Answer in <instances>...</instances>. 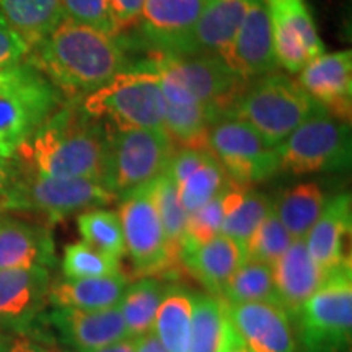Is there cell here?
Wrapping results in <instances>:
<instances>
[{
	"label": "cell",
	"mask_w": 352,
	"mask_h": 352,
	"mask_svg": "<svg viewBox=\"0 0 352 352\" xmlns=\"http://www.w3.org/2000/svg\"><path fill=\"white\" fill-rule=\"evenodd\" d=\"M126 52L118 36L64 16L25 60L50 78L65 100L78 101L129 69Z\"/></svg>",
	"instance_id": "6da1fadb"
},
{
	"label": "cell",
	"mask_w": 352,
	"mask_h": 352,
	"mask_svg": "<svg viewBox=\"0 0 352 352\" xmlns=\"http://www.w3.org/2000/svg\"><path fill=\"white\" fill-rule=\"evenodd\" d=\"M108 132L107 126L83 111L78 101L65 100L20 145L13 160L26 173L101 183Z\"/></svg>",
	"instance_id": "7a4b0ae2"
},
{
	"label": "cell",
	"mask_w": 352,
	"mask_h": 352,
	"mask_svg": "<svg viewBox=\"0 0 352 352\" xmlns=\"http://www.w3.org/2000/svg\"><path fill=\"white\" fill-rule=\"evenodd\" d=\"M88 116L109 131L162 127L166 101L157 70L147 64L131 65L111 80L78 100Z\"/></svg>",
	"instance_id": "3957f363"
},
{
	"label": "cell",
	"mask_w": 352,
	"mask_h": 352,
	"mask_svg": "<svg viewBox=\"0 0 352 352\" xmlns=\"http://www.w3.org/2000/svg\"><path fill=\"white\" fill-rule=\"evenodd\" d=\"M64 103L50 78L26 60L0 69V158L15 157L20 145Z\"/></svg>",
	"instance_id": "277c9868"
},
{
	"label": "cell",
	"mask_w": 352,
	"mask_h": 352,
	"mask_svg": "<svg viewBox=\"0 0 352 352\" xmlns=\"http://www.w3.org/2000/svg\"><path fill=\"white\" fill-rule=\"evenodd\" d=\"M321 109L297 80L285 74L271 72L246 83L227 116L248 122L267 144L276 147Z\"/></svg>",
	"instance_id": "5b68a950"
},
{
	"label": "cell",
	"mask_w": 352,
	"mask_h": 352,
	"mask_svg": "<svg viewBox=\"0 0 352 352\" xmlns=\"http://www.w3.org/2000/svg\"><path fill=\"white\" fill-rule=\"evenodd\" d=\"M297 323L296 351L351 352L352 342V266L346 263L303 303Z\"/></svg>",
	"instance_id": "8992f818"
},
{
	"label": "cell",
	"mask_w": 352,
	"mask_h": 352,
	"mask_svg": "<svg viewBox=\"0 0 352 352\" xmlns=\"http://www.w3.org/2000/svg\"><path fill=\"white\" fill-rule=\"evenodd\" d=\"M175 151L162 127L109 131L101 184L122 199L165 173Z\"/></svg>",
	"instance_id": "52a82bcc"
},
{
	"label": "cell",
	"mask_w": 352,
	"mask_h": 352,
	"mask_svg": "<svg viewBox=\"0 0 352 352\" xmlns=\"http://www.w3.org/2000/svg\"><path fill=\"white\" fill-rule=\"evenodd\" d=\"M114 199L116 197L96 179L47 178L20 168L19 179L0 201V212L36 214L54 223L72 214L104 208Z\"/></svg>",
	"instance_id": "ba28073f"
},
{
	"label": "cell",
	"mask_w": 352,
	"mask_h": 352,
	"mask_svg": "<svg viewBox=\"0 0 352 352\" xmlns=\"http://www.w3.org/2000/svg\"><path fill=\"white\" fill-rule=\"evenodd\" d=\"M279 171L305 176L342 171L351 166V122L321 109L276 145Z\"/></svg>",
	"instance_id": "9c48e42d"
},
{
	"label": "cell",
	"mask_w": 352,
	"mask_h": 352,
	"mask_svg": "<svg viewBox=\"0 0 352 352\" xmlns=\"http://www.w3.org/2000/svg\"><path fill=\"white\" fill-rule=\"evenodd\" d=\"M206 148L235 183L252 186L279 173L276 147L267 144L248 122L235 116H222L212 122Z\"/></svg>",
	"instance_id": "30bf717a"
},
{
	"label": "cell",
	"mask_w": 352,
	"mask_h": 352,
	"mask_svg": "<svg viewBox=\"0 0 352 352\" xmlns=\"http://www.w3.org/2000/svg\"><path fill=\"white\" fill-rule=\"evenodd\" d=\"M118 215L124 235L126 254H129L135 270L142 274H157L173 266L176 258L157 212L152 183L122 197Z\"/></svg>",
	"instance_id": "8fae6325"
},
{
	"label": "cell",
	"mask_w": 352,
	"mask_h": 352,
	"mask_svg": "<svg viewBox=\"0 0 352 352\" xmlns=\"http://www.w3.org/2000/svg\"><path fill=\"white\" fill-rule=\"evenodd\" d=\"M144 64L168 74L199 103L209 104L227 116L250 80L228 67L219 54L165 56Z\"/></svg>",
	"instance_id": "7c38bea8"
},
{
	"label": "cell",
	"mask_w": 352,
	"mask_h": 352,
	"mask_svg": "<svg viewBox=\"0 0 352 352\" xmlns=\"http://www.w3.org/2000/svg\"><path fill=\"white\" fill-rule=\"evenodd\" d=\"M209 0H145L138 25V44L148 59L165 56H188L189 38Z\"/></svg>",
	"instance_id": "4fadbf2b"
},
{
	"label": "cell",
	"mask_w": 352,
	"mask_h": 352,
	"mask_svg": "<svg viewBox=\"0 0 352 352\" xmlns=\"http://www.w3.org/2000/svg\"><path fill=\"white\" fill-rule=\"evenodd\" d=\"M271 16L272 41L277 65L289 74H297L324 46L305 0H266Z\"/></svg>",
	"instance_id": "5bb4252c"
},
{
	"label": "cell",
	"mask_w": 352,
	"mask_h": 352,
	"mask_svg": "<svg viewBox=\"0 0 352 352\" xmlns=\"http://www.w3.org/2000/svg\"><path fill=\"white\" fill-rule=\"evenodd\" d=\"M39 321L54 333V340L69 352H98L127 338L120 307L104 310L52 307Z\"/></svg>",
	"instance_id": "9a60e30c"
},
{
	"label": "cell",
	"mask_w": 352,
	"mask_h": 352,
	"mask_svg": "<svg viewBox=\"0 0 352 352\" xmlns=\"http://www.w3.org/2000/svg\"><path fill=\"white\" fill-rule=\"evenodd\" d=\"M51 283L46 267L0 271V336L32 331L47 305Z\"/></svg>",
	"instance_id": "2e32d148"
},
{
	"label": "cell",
	"mask_w": 352,
	"mask_h": 352,
	"mask_svg": "<svg viewBox=\"0 0 352 352\" xmlns=\"http://www.w3.org/2000/svg\"><path fill=\"white\" fill-rule=\"evenodd\" d=\"M222 59L245 80L276 72L279 65L266 0H250L243 21Z\"/></svg>",
	"instance_id": "e0dca14e"
},
{
	"label": "cell",
	"mask_w": 352,
	"mask_h": 352,
	"mask_svg": "<svg viewBox=\"0 0 352 352\" xmlns=\"http://www.w3.org/2000/svg\"><path fill=\"white\" fill-rule=\"evenodd\" d=\"M223 311L252 352H297L292 320L277 303H223Z\"/></svg>",
	"instance_id": "ac0fdd59"
},
{
	"label": "cell",
	"mask_w": 352,
	"mask_h": 352,
	"mask_svg": "<svg viewBox=\"0 0 352 352\" xmlns=\"http://www.w3.org/2000/svg\"><path fill=\"white\" fill-rule=\"evenodd\" d=\"M298 85L338 120L351 122L352 113V52L320 54L303 67Z\"/></svg>",
	"instance_id": "d6986e66"
},
{
	"label": "cell",
	"mask_w": 352,
	"mask_h": 352,
	"mask_svg": "<svg viewBox=\"0 0 352 352\" xmlns=\"http://www.w3.org/2000/svg\"><path fill=\"white\" fill-rule=\"evenodd\" d=\"M352 227L351 195H338L327 201L320 217L307 233V250L318 270L327 277L340 270L351 258L346 256V240Z\"/></svg>",
	"instance_id": "ffe728a7"
},
{
	"label": "cell",
	"mask_w": 352,
	"mask_h": 352,
	"mask_svg": "<svg viewBox=\"0 0 352 352\" xmlns=\"http://www.w3.org/2000/svg\"><path fill=\"white\" fill-rule=\"evenodd\" d=\"M51 230L39 223L7 217L0 212V271L56 266Z\"/></svg>",
	"instance_id": "44dd1931"
},
{
	"label": "cell",
	"mask_w": 352,
	"mask_h": 352,
	"mask_svg": "<svg viewBox=\"0 0 352 352\" xmlns=\"http://www.w3.org/2000/svg\"><path fill=\"white\" fill-rule=\"evenodd\" d=\"M271 267L277 302L290 316V320H294L303 303L323 284V272L311 259L303 239L294 240L287 252Z\"/></svg>",
	"instance_id": "7402d4cb"
},
{
	"label": "cell",
	"mask_w": 352,
	"mask_h": 352,
	"mask_svg": "<svg viewBox=\"0 0 352 352\" xmlns=\"http://www.w3.org/2000/svg\"><path fill=\"white\" fill-rule=\"evenodd\" d=\"M178 261L202 287H206L208 294L220 298L230 277L245 261V248L219 233L206 243L182 250Z\"/></svg>",
	"instance_id": "603a6c76"
},
{
	"label": "cell",
	"mask_w": 352,
	"mask_h": 352,
	"mask_svg": "<svg viewBox=\"0 0 352 352\" xmlns=\"http://www.w3.org/2000/svg\"><path fill=\"white\" fill-rule=\"evenodd\" d=\"M250 0H209L189 38L188 56L222 57L239 32Z\"/></svg>",
	"instance_id": "cb8c5ba5"
},
{
	"label": "cell",
	"mask_w": 352,
	"mask_h": 352,
	"mask_svg": "<svg viewBox=\"0 0 352 352\" xmlns=\"http://www.w3.org/2000/svg\"><path fill=\"white\" fill-rule=\"evenodd\" d=\"M129 279L122 272L108 277L88 279H60L51 283L47 303L51 307L78 308V310H104L120 307Z\"/></svg>",
	"instance_id": "d4e9b609"
},
{
	"label": "cell",
	"mask_w": 352,
	"mask_h": 352,
	"mask_svg": "<svg viewBox=\"0 0 352 352\" xmlns=\"http://www.w3.org/2000/svg\"><path fill=\"white\" fill-rule=\"evenodd\" d=\"M272 206L274 201L264 192L248 184L230 182L222 191L223 220L220 233L245 248Z\"/></svg>",
	"instance_id": "484cf974"
},
{
	"label": "cell",
	"mask_w": 352,
	"mask_h": 352,
	"mask_svg": "<svg viewBox=\"0 0 352 352\" xmlns=\"http://www.w3.org/2000/svg\"><path fill=\"white\" fill-rule=\"evenodd\" d=\"M0 15L28 50L41 43L64 19L60 0H0Z\"/></svg>",
	"instance_id": "4316f807"
},
{
	"label": "cell",
	"mask_w": 352,
	"mask_h": 352,
	"mask_svg": "<svg viewBox=\"0 0 352 352\" xmlns=\"http://www.w3.org/2000/svg\"><path fill=\"white\" fill-rule=\"evenodd\" d=\"M192 298H195L192 290L184 285L168 284L152 327V331L164 344L166 352H188Z\"/></svg>",
	"instance_id": "83f0119b"
},
{
	"label": "cell",
	"mask_w": 352,
	"mask_h": 352,
	"mask_svg": "<svg viewBox=\"0 0 352 352\" xmlns=\"http://www.w3.org/2000/svg\"><path fill=\"white\" fill-rule=\"evenodd\" d=\"M318 183H298L283 191L274 201V210L294 240L305 239L327 204Z\"/></svg>",
	"instance_id": "f1b7e54d"
},
{
	"label": "cell",
	"mask_w": 352,
	"mask_h": 352,
	"mask_svg": "<svg viewBox=\"0 0 352 352\" xmlns=\"http://www.w3.org/2000/svg\"><path fill=\"white\" fill-rule=\"evenodd\" d=\"M166 289H168V284L155 277H144L138 283L129 284L120 303L127 338H139L152 331L158 305Z\"/></svg>",
	"instance_id": "f546056e"
},
{
	"label": "cell",
	"mask_w": 352,
	"mask_h": 352,
	"mask_svg": "<svg viewBox=\"0 0 352 352\" xmlns=\"http://www.w3.org/2000/svg\"><path fill=\"white\" fill-rule=\"evenodd\" d=\"M222 118L217 109L204 103L168 104L166 103L164 131L179 147L206 148L209 127Z\"/></svg>",
	"instance_id": "4dcf8cb0"
},
{
	"label": "cell",
	"mask_w": 352,
	"mask_h": 352,
	"mask_svg": "<svg viewBox=\"0 0 352 352\" xmlns=\"http://www.w3.org/2000/svg\"><path fill=\"white\" fill-rule=\"evenodd\" d=\"M220 300L228 305L250 302H271L279 305L272 267L253 259H245L230 277Z\"/></svg>",
	"instance_id": "1f68e13d"
},
{
	"label": "cell",
	"mask_w": 352,
	"mask_h": 352,
	"mask_svg": "<svg viewBox=\"0 0 352 352\" xmlns=\"http://www.w3.org/2000/svg\"><path fill=\"white\" fill-rule=\"evenodd\" d=\"M228 183H230V178L227 171L210 153L196 170H192L175 186L184 210L191 214L219 196Z\"/></svg>",
	"instance_id": "d6a6232c"
},
{
	"label": "cell",
	"mask_w": 352,
	"mask_h": 352,
	"mask_svg": "<svg viewBox=\"0 0 352 352\" xmlns=\"http://www.w3.org/2000/svg\"><path fill=\"white\" fill-rule=\"evenodd\" d=\"M223 321L226 314L222 300L210 294L195 292L188 352H217Z\"/></svg>",
	"instance_id": "836d02e7"
},
{
	"label": "cell",
	"mask_w": 352,
	"mask_h": 352,
	"mask_svg": "<svg viewBox=\"0 0 352 352\" xmlns=\"http://www.w3.org/2000/svg\"><path fill=\"white\" fill-rule=\"evenodd\" d=\"M82 240L100 252L121 259L126 254L124 235L118 212L98 208L88 209L77 217Z\"/></svg>",
	"instance_id": "e575fe53"
},
{
	"label": "cell",
	"mask_w": 352,
	"mask_h": 352,
	"mask_svg": "<svg viewBox=\"0 0 352 352\" xmlns=\"http://www.w3.org/2000/svg\"><path fill=\"white\" fill-rule=\"evenodd\" d=\"M64 279H88L120 274V259L94 248L85 241H76L64 248L60 261Z\"/></svg>",
	"instance_id": "d590c367"
},
{
	"label": "cell",
	"mask_w": 352,
	"mask_h": 352,
	"mask_svg": "<svg viewBox=\"0 0 352 352\" xmlns=\"http://www.w3.org/2000/svg\"><path fill=\"white\" fill-rule=\"evenodd\" d=\"M152 192L153 201H155L157 206V212L160 215L162 226H164L166 240H168V245L175 258L178 259L179 246H182L184 228H186L188 222V212L184 210L175 183L171 182L166 171L158 176L157 179H153Z\"/></svg>",
	"instance_id": "8d00e7d4"
},
{
	"label": "cell",
	"mask_w": 352,
	"mask_h": 352,
	"mask_svg": "<svg viewBox=\"0 0 352 352\" xmlns=\"http://www.w3.org/2000/svg\"><path fill=\"white\" fill-rule=\"evenodd\" d=\"M294 239L290 233L285 230L279 217H277L274 206L271 212L264 217L259 223L256 232L253 233L252 239L245 246V259H253V261L272 266L277 259L287 252Z\"/></svg>",
	"instance_id": "74e56055"
},
{
	"label": "cell",
	"mask_w": 352,
	"mask_h": 352,
	"mask_svg": "<svg viewBox=\"0 0 352 352\" xmlns=\"http://www.w3.org/2000/svg\"><path fill=\"white\" fill-rule=\"evenodd\" d=\"M222 220L223 208L222 192H220L219 196H215L212 201L202 206L201 209L188 214V222L186 228H184V236L182 246H179V252L182 250L192 248V246L202 245L206 241L212 240L214 236H217L220 233V228H222Z\"/></svg>",
	"instance_id": "f35d334b"
},
{
	"label": "cell",
	"mask_w": 352,
	"mask_h": 352,
	"mask_svg": "<svg viewBox=\"0 0 352 352\" xmlns=\"http://www.w3.org/2000/svg\"><path fill=\"white\" fill-rule=\"evenodd\" d=\"M65 19L91 26L98 32L116 36L109 0H60Z\"/></svg>",
	"instance_id": "ab89813d"
},
{
	"label": "cell",
	"mask_w": 352,
	"mask_h": 352,
	"mask_svg": "<svg viewBox=\"0 0 352 352\" xmlns=\"http://www.w3.org/2000/svg\"><path fill=\"white\" fill-rule=\"evenodd\" d=\"M28 46L0 15V69L23 63L28 56Z\"/></svg>",
	"instance_id": "60d3db41"
},
{
	"label": "cell",
	"mask_w": 352,
	"mask_h": 352,
	"mask_svg": "<svg viewBox=\"0 0 352 352\" xmlns=\"http://www.w3.org/2000/svg\"><path fill=\"white\" fill-rule=\"evenodd\" d=\"M145 0H109L116 36H121L127 30L138 25L140 13H142Z\"/></svg>",
	"instance_id": "b9f144b4"
},
{
	"label": "cell",
	"mask_w": 352,
	"mask_h": 352,
	"mask_svg": "<svg viewBox=\"0 0 352 352\" xmlns=\"http://www.w3.org/2000/svg\"><path fill=\"white\" fill-rule=\"evenodd\" d=\"M10 344L15 352H69L65 349H59L51 341L44 342L32 334H10L8 336Z\"/></svg>",
	"instance_id": "7bdbcfd3"
},
{
	"label": "cell",
	"mask_w": 352,
	"mask_h": 352,
	"mask_svg": "<svg viewBox=\"0 0 352 352\" xmlns=\"http://www.w3.org/2000/svg\"><path fill=\"white\" fill-rule=\"evenodd\" d=\"M20 176V168L16 165V162L10 158H0V201L7 196V192L10 191L13 184Z\"/></svg>",
	"instance_id": "ee69618b"
},
{
	"label": "cell",
	"mask_w": 352,
	"mask_h": 352,
	"mask_svg": "<svg viewBox=\"0 0 352 352\" xmlns=\"http://www.w3.org/2000/svg\"><path fill=\"white\" fill-rule=\"evenodd\" d=\"M223 314H226V311H223ZM217 352H252L245 346V342L241 341V338L236 334L232 324L228 323L227 316H226V321H223L222 338H220Z\"/></svg>",
	"instance_id": "f6af8a7d"
},
{
	"label": "cell",
	"mask_w": 352,
	"mask_h": 352,
	"mask_svg": "<svg viewBox=\"0 0 352 352\" xmlns=\"http://www.w3.org/2000/svg\"><path fill=\"white\" fill-rule=\"evenodd\" d=\"M134 352H166V349L164 347V344L158 341L155 333L148 331L142 334V336L135 338Z\"/></svg>",
	"instance_id": "bcb514c9"
},
{
	"label": "cell",
	"mask_w": 352,
	"mask_h": 352,
	"mask_svg": "<svg viewBox=\"0 0 352 352\" xmlns=\"http://www.w3.org/2000/svg\"><path fill=\"white\" fill-rule=\"evenodd\" d=\"M134 347L135 338H124V340L113 342V344L107 346L104 349H101L98 352H134Z\"/></svg>",
	"instance_id": "7dc6e473"
},
{
	"label": "cell",
	"mask_w": 352,
	"mask_h": 352,
	"mask_svg": "<svg viewBox=\"0 0 352 352\" xmlns=\"http://www.w3.org/2000/svg\"><path fill=\"white\" fill-rule=\"evenodd\" d=\"M0 352H15V351H13L12 344H10V340H8V336L0 338Z\"/></svg>",
	"instance_id": "c3c4849f"
},
{
	"label": "cell",
	"mask_w": 352,
	"mask_h": 352,
	"mask_svg": "<svg viewBox=\"0 0 352 352\" xmlns=\"http://www.w3.org/2000/svg\"><path fill=\"white\" fill-rule=\"evenodd\" d=\"M0 338H2V336H0Z\"/></svg>",
	"instance_id": "681fc988"
}]
</instances>
